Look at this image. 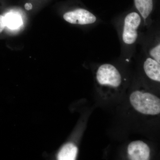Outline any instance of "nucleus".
I'll return each instance as SVG.
<instances>
[{"label": "nucleus", "instance_id": "1", "mask_svg": "<svg viewBox=\"0 0 160 160\" xmlns=\"http://www.w3.org/2000/svg\"><path fill=\"white\" fill-rule=\"evenodd\" d=\"M129 100L133 108L142 114L155 115L160 113V98L154 95L136 91L132 93Z\"/></svg>", "mask_w": 160, "mask_h": 160}, {"label": "nucleus", "instance_id": "2", "mask_svg": "<svg viewBox=\"0 0 160 160\" xmlns=\"http://www.w3.org/2000/svg\"><path fill=\"white\" fill-rule=\"evenodd\" d=\"M142 22L140 15L136 12H129L125 18L122 38L126 45L134 44L138 37V29Z\"/></svg>", "mask_w": 160, "mask_h": 160}, {"label": "nucleus", "instance_id": "3", "mask_svg": "<svg viewBox=\"0 0 160 160\" xmlns=\"http://www.w3.org/2000/svg\"><path fill=\"white\" fill-rule=\"evenodd\" d=\"M97 79L102 85L118 87L122 82V77L117 69L111 64H105L99 67L97 72Z\"/></svg>", "mask_w": 160, "mask_h": 160}, {"label": "nucleus", "instance_id": "4", "mask_svg": "<svg viewBox=\"0 0 160 160\" xmlns=\"http://www.w3.org/2000/svg\"><path fill=\"white\" fill-rule=\"evenodd\" d=\"M64 20L72 24L90 25L96 22L97 18L91 12L84 9H78L68 12L63 15Z\"/></svg>", "mask_w": 160, "mask_h": 160}, {"label": "nucleus", "instance_id": "5", "mask_svg": "<svg viewBox=\"0 0 160 160\" xmlns=\"http://www.w3.org/2000/svg\"><path fill=\"white\" fill-rule=\"evenodd\" d=\"M128 152L130 160H147L149 159L150 150L142 141H136L129 144Z\"/></svg>", "mask_w": 160, "mask_h": 160}, {"label": "nucleus", "instance_id": "6", "mask_svg": "<svg viewBox=\"0 0 160 160\" xmlns=\"http://www.w3.org/2000/svg\"><path fill=\"white\" fill-rule=\"evenodd\" d=\"M144 71L146 75L153 81L160 82V64L152 59L147 58L144 63Z\"/></svg>", "mask_w": 160, "mask_h": 160}, {"label": "nucleus", "instance_id": "7", "mask_svg": "<svg viewBox=\"0 0 160 160\" xmlns=\"http://www.w3.org/2000/svg\"><path fill=\"white\" fill-rule=\"evenodd\" d=\"M136 8L146 22L152 12L154 6L153 0H134Z\"/></svg>", "mask_w": 160, "mask_h": 160}, {"label": "nucleus", "instance_id": "8", "mask_svg": "<svg viewBox=\"0 0 160 160\" xmlns=\"http://www.w3.org/2000/svg\"><path fill=\"white\" fill-rule=\"evenodd\" d=\"M77 147L72 143H68L62 146L58 155V160H74L76 158Z\"/></svg>", "mask_w": 160, "mask_h": 160}, {"label": "nucleus", "instance_id": "9", "mask_svg": "<svg viewBox=\"0 0 160 160\" xmlns=\"http://www.w3.org/2000/svg\"><path fill=\"white\" fill-rule=\"evenodd\" d=\"M6 26L10 28H16L22 24V20L19 15L14 13H9L5 17Z\"/></svg>", "mask_w": 160, "mask_h": 160}, {"label": "nucleus", "instance_id": "10", "mask_svg": "<svg viewBox=\"0 0 160 160\" xmlns=\"http://www.w3.org/2000/svg\"><path fill=\"white\" fill-rule=\"evenodd\" d=\"M152 58L160 64V44H157L149 51Z\"/></svg>", "mask_w": 160, "mask_h": 160}, {"label": "nucleus", "instance_id": "11", "mask_svg": "<svg viewBox=\"0 0 160 160\" xmlns=\"http://www.w3.org/2000/svg\"><path fill=\"white\" fill-rule=\"evenodd\" d=\"M6 26L5 18L4 16L0 15V32H2Z\"/></svg>", "mask_w": 160, "mask_h": 160}, {"label": "nucleus", "instance_id": "12", "mask_svg": "<svg viewBox=\"0 0 160 160\" xmlns=\"http://www.w3.org/2000/svg\"><path fill=\"white\" fill-rule=\"evenodd\" d=\"M25 8L26 10H29L32 9V5L31 3H26L25 6Z\"/></svg>", "mask_w": 160, "mask_h": 160}]
</instances>
